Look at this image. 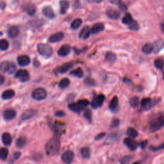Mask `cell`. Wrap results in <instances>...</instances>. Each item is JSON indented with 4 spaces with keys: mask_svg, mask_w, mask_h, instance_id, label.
Here are the masks:
<instances>
[{
    "mask_svg": "<svg viewBox=\"0 0 164 164\" xmlns=\"http://www.w3.org/2000/svg\"><path fill=\"white\" fill-rule=\"evenodd\" d=\"M148 126L151 132H157L164 126V112H159L151 115L148 120Z\"/></svg>",
    "mask_w": 164,
    "mask_h": 164,
    "instance_id": "cell-1",
    "label": "cell"
},
{
    "mask_svg": "<svg viewBox=\"0 0 164 164\" xmlns=\"http://www.w3.org/2000/svg\"><path fill=\"white\" fill-rule=\"evenodd\" d=\"M60 148V142L58 137H54L50 140L46 144V151L48 154L56 155L58 153Z\"/></svg>",
    "mask_w": 164,
    "mask_h": 164,
    "instance_id": "cell-2",
    "label": "cell"
},
{
    "mask_svg": "<svg viewBox=\"0 0 164 164\" xmlns=\"http://www.w3.org/2000/svg\"><path fill=\"white\" fill-rule=\"evenodd\" d=\"M89 101L87 99L79 100L76 103H73L69 104V108L71 111L76 113H80L84 108L87 107Z\"/></svg>",
    "mask_w": 164,
    "mask_h": 164,
    "instance_id": "cell-3",
    "label": "cell"
},
{
    "mask_svg": "<svg viewBox=\"0 0 164 164\" xmlns=\"http://www.w3.org/2000/svg\"><path fill=\"white\" fill-rule=\"evenodd\" d=\"M37 51L42 57L46 58L51 57L53 51L52 48L48 44H39L37 46Z\"/></svg>",
    "mask_w": 164,
    "mask_h": 164,
    "instance_id": "cell-4",
    "label": "cell"
},
{
    "mask_svg": "<svg viewBox=\"0 0 164 164\" xmlns=\"http://www.w3.org/2000/svg\"><path fill=\"white\" fill-rule=\"evenodd\" d=\"M0 71L3 73H7L9 74H12L15 72L16 65L13 62L4 61L0 64Z\"/></svg>",
    "mask_w": 164,
    "mask_h": 164,
    "instance_id": "cell-5",
    "label": "cell"
},
{
    "mask_svg": "<svg viewBox=\"0 0 164 164\" xmlns=\"http://www.w3.org/2000/svg\"><path fill=\"white\" fill-rule=\"evenodd\" d=\"M33 99L37 101H42L47 97V92L43 88H38L32 92Z\"/></svg>",
    "mask_w": 164,
    "mask_h": 164,
    "instance_id": "cell-6",
    "label": "cell"
},
{
    "mask_svg": "<svg viewBox=\"0 0 164 164\" xmlns=\"http://www.w3.org/2000/svg\"><path fill=\"white\" fill-rule=\"evenodd\" d=\"M15 78H18L21 82H26L30 79V74L26 70L20 69L16 72Z\"/></svg>",
    "mask_w": 164,
    "mask_h": 164,
    "instance_id": "cell-7",
    "label": "cell"
},
{
    "mask_svg": "<svg viewBox=\"0 0 164 164\" xmlns=\"http://www.w3.org/2000/svg\"><path fill=\"white\" fill-rule=\"evenodd\" d=\"M105 99V96L103 94H99L96 96L91 102V106L93 108H98L102 106Z\"/></svg>",
    "mask_w": 164,
    "mask_h": 164,
    "instance_id": "cell-8",
    "label": "cell"
},
{
    "mask_svg": "<svg viewBox=\"0 0 164 164\" xmlns=\"http://www.w3.org/2000/svg\"><path fill=\"white\" fill-rule=\"evenodd\" d=\"M156 103H157V101L153 100L151 98H144L141 101V106L146 110H149Z\"/></svg>",
    "mask_w": 164,
    "mask_h": 164,
    "instance_id": "cell-9",
    "label": "cell"
},
{
    "mask_svg": "<svg viewBox=\"0 0 164 164\" xmlns=\"http://www.w3.org/2000/svg\"><path fill=\"white\" fill-rule=\"evenodd\" d=\"M74 154L72 151H66L63 153L62 156V160L65 164H71L73 162Z\"/></svg>",
    "mask_w": 164,
    "mask_h": 164,
    "instance_id": "cell-10",
    "label": "cell"
},
{
    "mask_svg": "<svg viewBox=\"0 0 164 164\" xmlns=\"http://www.w3.org/2000/svg\"><path fill=\"white\" fill-rule=\"evenodd\" d=\"M124 144L131 151L136 150L138 148V144L137 141L135 140L133 138H126L124 140Z\"/></svg>",
    "mask_w": 164,
    "mask_h": 164,
    "instance_id": "cell-11",
    "label": "cell"
},
{
    "mask_svg": "<svg viewBox=\"0 0 164 164\" xmlns=\"http://www.w3.org/2000/svg\"><path fill=\"white\" fill-rule=\"evenodd\" d=\"M43 13L44 15L48 19H53L55 17L54 10L51 7L46 6L43 8Z\"/></svg>",
    "mask_w": 164,
    "mask_h": 164,
    "instance_id": "cell-12",
    "label": "cell"
},
{
    "mask_svg": "<svg viewBox=\"0 0 164 164\" xmlns=\"http://www.w3.org/2000/svg\"><path fill=\"white\" fill-rule=\"evenodd\" d=\"M90 34L91 33H90V27L89 26H85L82 29V30L80 31V32H79V37L81 39L86 40L87 39H89Z\"/></svg>",
    "mask_w": 164,
    "mask_h": 164,
    "instance_id": "cell-13",
    "label": "cell"
},
{
    "mask_svg": "<svg viewBox=\"0 0 164 164\" xmlns=\"http://www.w3.org/2000/svg\"><path fill=\"white\" fill-rule=\"evenodd\" d=\"M16 116V112L13 109L8 108L3 112V117L7 121H10L14 119Z\"/></svg>",
    "mask_w": 164,
    "mask_h": 164,
    "instance_id": "cell-14",
    "label": "cell"
},
{
    "mask_svg": "<svg viewBox=\"0 0 164 164\" xmlns=\"http://www.w3.org/2000/svg\"><path fill=\"white\" fill-rule=\"evenodd\" d=\"M24 10L29 15L32 16L35 15L37 9L34 4L29 3L26 4V5H25V6L24 7Z\"/></svg>",
    "mask_w": 164,
    "mask_h": 164,
    "instance_id": "cell-15",
    "label": "cell"
},
{
    "mask_svg": "<svg viewBox=\"0 0 164 164\" xmlns=\"http://www.w3.org/2000/svg\"><path fill=\"white\" fill-rule=\"evenodd\" d=\"M71 46L68 44H65L62 46V47L59 49V50L58 51V54L60 57H64L68 55L69 53L71 52Z\"/></svg>",
    "mask_w": 164,
    "mask_h": 164,
    "instance_id": "cell-16",
    "label": "cell"
},
{
    "mask_svg": "<svg viewBox=\"0 0 164 164\" xmlns=\"http://www.w3.org/2000/svg\"><path fill=\"white\" fill-rule=\"evenodd\" d=\"M64 33L57 32L56 33H54V34L52 35L51 37H49V41L51 43H58V42H59L64 39Z\"/></svg>",
    "mask_w": 164,
    "mask_h": 164,
    "instance_id": "cell-17",
    "label": "cell"
},
{
    "mask_svg": "<svg viewBox=\"0 0 164 164\" xmlns=\"http://www.w3.org/2000/svg\"><path fill=\"white\" fill-rule=\"evenodd\" d=\"M18 63L20 66H26L30 64V58L26 55H21L18 57Z\"/></svg>",
    "mask_w": 164,
    "mask_h": 164,
    "instance_id": "cell-18",
    "label": "cell"
},
{
    "mask_svg": "<svg viewBox=\"0 0 164 164\" xmlns=\"http://www.w3.org/2000/svg\"><path fill=\"white\" fill-rule=\"evenodd\" d=\"M37 113V111L35 110H28L24 112L21 115V119L23 121H26L34 117Z\"/></svg>",
    "mask_w": 164,
    "mask_h": 164,
    "instance_id": "cell-19",
    "label": "cell"
},
{
    "mask_svg": "<svg viewBox=\"0 0 164 164\" xmlns=\"http://www.w3.org/2000/svg\"><path fill=\"white\" fill-rule=\"evenodd\" d=\"M104 29V24L103 23H98L93 25V26L90 28V33L91 34H96V33L103 31Z\"/></svg>",
    "mask_w": 164,
    "mask_h": 164,
    "instance_id": "cell-20",
    "label": "cell"
},
{
    "mask_svg": "<svg viewBox=\"0 0 164 164\" xmlns=\"http://www.w3.org/2000/svg\"><path fill=\"white\" fill-rule=\"evenodd\" d=\"M73 67V62H68L65 63V64H63L62 65L58 67L57 68V71L60 73H65L67 72L69 69H71Z\"/></svg>",
    "mask_w": 164,
    "mask_h": 164,
    "instance_id": "cell-21",
    "label": "cell"
},
{
    "mask_svg": "<svg viewBox=\"0 0 164 164\" xmlns=\"http://www.w3.org/2000/svg\"><path fill=\"white\" fill-rule=\"evenodd\" d=\"M153 45V52L154 53H158L160 52L164 47V42L162 39L157 40L155 41Z\"/></svg>",
    "mask_w": 164,
    "mask_h": 164,
    "instance_id": "cell-22",
    "label": "cell"
},
{
    "mask_svg": "<svg viewBox=\"0 0 164 164\" xmlns=\"http://www.w3.org/2000/svg\"><path fill=\"white\" fill-rule=\"evenodd\" d=\"M107 15L109 18L111 19H118L120 17V13L119 12L114 9H109L106 12Z\"/></svg>",
    "mask_w": 164,
    "mask_h": 164,
    "instance_id": "cell-23",
    "label": "cell"
},
{
    "mask_svg": "<svg viewBox=\"0 0 164 164\" xmlns=\"http://www.w3.org/2000/svg\"><path fill=\"white\" fill-rule=\"evenodd\" d=\"M60 14H65L69 8V3L67 0H61L60 1Z\"/></svg>",
    "mask_w": 164,
    "mask_h": 164,
    "instance_id": "cell-24",
    "label": "cell"
},
{
    "mask_svg": "<svg viewBox=\"0 0 164 164\" xmlns=\"http://www.w3.org/2000/svg\"><path fill=\"white\" fill-rule=\"evenodd\" d=\"M119 106V99L117 96H114L112 100L110 101V104H109V108L113 112H115L117 109L118 108Z\"/></svg>",
    "mask_w": 164,
    "mask_h": 164,
    "instance_id": "cell-25",
    "label": "cell"
},
{
    "mask_svg": "<svg viewBox=\"0 0 164 164\" xmlns=\"http://www.w3.org/2000/svg\"><path fill=\"white\" fill-rule=\"evenodd\" d=\"M19 30L17 26H12L8 30V35L11 39H14L19 35Z\"/></svg>",
    "mask_w": 164,
    "mask_h": 164,
    "instance_id": "cell-26",
    "label": "cell"
},
{
    "mask_svg": "<svg viewBox=\"0 0 164 164\" xmlns=\"http://www.w3.org/2000/svg\"><path fill=\"white\" fill-rule=\"evenodd\" d=\"M15 94V91L14 90L8 89L3 92L1 97L3 99L8 100V99H10L12 98H14Z\"/></svg>",
    "mask_w": 164,
    "mask_h": 164,
    "instance_id": "cell-27",
    "label": "cell"
},
{
    "mask_svg": "<svg viewBox=\"0 0 164 164\" xmlns=\"http://www.w3.org/2000/svg\"><path fill=\"white\" fill-rule=\"evenodd\" d=\"M80 153L83 158L89 159L91 156V151L89 147H84L80 150Z\"/></svg>",
    "mask_w": 164,
    "mask_h": 164,
    "instance_id": "cell-28",
    "label": "cell"
},
{
    "mask_svg": "<svg viewBox=\"0 0 164 164\" xmlns=\"http://www.w3.org/2000/svg\"><path fill=\"white\" fill-rule=\"evenodd\" d=\"M2 142L5 146H9L12 142V136L10 133H4L2 135Z\"/></svg>",
    "mask_w": 164,
    "mask_h": 164,
    "instance_id": "cell-29",
    "label": "cell"
},
{
    "mask_svg": "<svg viewBox=\"0 0 164 164\" xmlns=\"http://www.w3.org/2000/svg\"><path fill=\"white\" fill-rule=\"evenodd\" d=\"M53 129L57 135H60L63 132V129H64V124L56 123L53 125Z\"/></svg>",
    "mask_w": 164,
    "mask_h": 164,
    "instance_id": "cell-30",
    "label": "cell"
},
{
    "mask_svg": "<svg viewBox=\"0 0 164 164\" xmlns=\"http://www.w3.org/2000/svg\"><path fill=\"white\" fill-rule=\"evenodd\" d=\"M153 51V45L151 43H147L142 47V52L149 54Z\"/></svg>",
    "mask_w": 164,
    "mask_h": 164,
    "instance_id": "cell-31",
    "label": "cell"
},
{
    "mask_svg": "<svg viewBox=\"0 0 164 164\" xmlns=\"http://www.w3.org/2000/svg\"><path fill=\"white\" fill-rule=\"evenodd\" d=\"M82 24V20L80 18L75 19L71 24V28L73 30H77L81 26Z\"/></svg>",
    "mask_w": 164,
    "mask_h": 164,
    "instance_id": "cell-32",
    "label": "cell"
},
{
    "mask_svg": "<svg viewBox=\"0 0 164 164\" xmlns=\"http://www.w3.org/2000/svg\"><path fill=\"white\" fill-rule=\"evenodd\" d=\"M139 103H140L139 99H138V98L137 97V96H135V97L132 98L129 100L130 106L133 108L138 107V105H139Z\"/></svg>",
    "mask_w": 164,
    "mask_h": 164,
    "instance_id": "cell-33",
    "label": "cell"
},
{
    "mask_svg": "<svg viewBox=\"0 0 164 164\" xmlns=\"http://www.w3.org/2000/svg\"><path fill=\"white\" fill-rule=\"evenodd\" d=\"M126 134L129 137V138H133V139H134V138H137L138 137V132L134 128H129L127 129Z\"/></svg>",
    "mask_w": 164,
    "mask_h": 164,
    "instance_id": "cell-34",
    "label": "cell"
},
{
    "mask_svg": "<svg viewBox=\"0 0 164 164\" xmlns=\"http://www.w3.org/2000/svg\"><path fill=\"white\" fill-rule=\"evenodd\" d=\"M105 59L109 62H114L116 60V55L112 52H108L105 55Z\"/></svg>",
    "mask_w": 164,
    "mask_h": 164,
    "instance_id": "cell-35",
    "label": "cell"
},
{
    "mask_svg": "<svg viewBox=\"0 0 164 164\" xmlns=\"http://www.w3.org/2000/svg\"><path fill=\"white\" fill-rule=\"evenodd\" d=\"M71 74L74 76L81 78L83 76V71L81 68H78L75 70H73L71 72Z\"/></svg>",
    "mask_w": 164,
    "mask_h": 164,
    "instance_id": "cell-36",
    "label": "cell"
},
{
    "mask_svg": "<svg viewBox=\"0 0 164 164\" xmlns=\"http://www.w3.org/2000/svg\"><path fill=\"white\" fill-rule=\"evenodd\" d=\"M9 47V43L6 39L0 40V50L1 51H6Z\"/></svg>",
    "mask_w": 164,
    "mask_h": 164,
    "instance_id": "cell-37",
    "label": "cell"
},
{
    "mask_svg": "<svg viewBox=\"0 0 164 164\" xmlns=\"http://www.w3.org/2000/svg\"><path fill=\"white\" fill-rule=\"evenodd\" d=\"M69 84H70V81L68 78H63L59 83V87L60 89H64L68 87L69 85Z\"/></svg>",
    "mask_w": 164,
    "mask_h": 164,
    "instance_id": "cell-38",
    "label": "cell"
},
{
    "mask_svg": "<svg viewBox=\"0 0 164 164\" xmlns=\"http://www.w3.org/2000/svg\"><path fill=\"white\" fill-rule=\"evenodd\" d=\"M133 21L132 16L131 14H126L124 17L123 19H122V22L124 24H129Z\"/></svg>",
    "mask_w": 164,
    "mask_h": 164,
    "instance_id": "cell-39",
    "label": "cell"
},
{
    "mask_svg": "<svg viewBox=\"0 0 164 164\" xmlns=\"http://www.w3.org/2000/svg\"><path fill=\"white\" fill-rule=\"evenodd\" d=\"M154 66L157 69L162 70L164 67V60L162 58H158L154 61Z\"/></svg>",
    "mask_w": 164,
    "mask_h": 164,
    "instance_id": "cell-40",
    "label": "cell"
},
{
    "mask_svg": "<svg viewBox=\"0 0 164 164\" xmlns=\"http://www.w3.org/2000/svg\"><path fill=\"white\" fill-rule=\"evenodd\" d=\"M26 138L24 137H21L19 138H18V140L16 141V146L18 148H23V147L26 144Z\"/></svg>",
    "mask_w": 164,
    "mask_h": 164,
    "instance_id": "cell-41",
    "label": "cell"
},
{
    "mask_svg": "<svg viewBox=\"0 0 164 164\" xmlns=\"http://www.w3.org/2000/svg\"><path fill=\"white\" fill-rule=\"evenodd\" d=\"M117 138V135L116 133H113L112 134H110V135H109L107 138L106 141H105V142L107 143V144H110V143H112V142H114L116 139Z\"/></svg>",
    "mask_w": 164,
    "mask_h": 164,
    "instance_id": "cell-42",
    "label": "cell"
},
{
    "mask_svg": "<svg viewBox=\"0 0 164 164\" xmlns=\"http://www.w3.org/2000/svg\"><path fill=\"white\" fill-rule=\"evenodd\" d=\"M8 154V150L7 148H3L0 149V159L5 160L7 159Z\"/></svg>",
    "mask_w": 164,
    "mask_h": 164,
    "instance_id": "cell-43",
    "label": "cell"
},
{
    "mask_svg": "<svg viewBox=\"0 0 164 164\" xmlns=\"http://www.w3.org/2000/svg\"><path fill=\"white\" fill-rule=\"evenodd\" d=\"M128 28L129 30L136 31L139 29V25H138V23L135 21H133L128 25Z\"/></svg>",
    "mask_w": 164,
    "mask_h": 164,
    "instance_id": "cell-44",
    "label": "cell"
},
{
    "mask_svg": "<svg viewBox=\"0 0 164 164\" xmlns=\"http://www.w3.org/2000/svg\"><path fill=\"white\" fill-rule=\"evenodd\" d=\"M83 116L85 118L89 121V122H91L92 121V111L89 108H87L86 110L84 112Z\"/></svg>",
    "mask_w": 164,
    "mask_h": 164,
    "instance_id": "cell-45",
    "label": "cell"
},
{
    "mask_svg": "<svg viewBox=\"0 0 164 164\" xmlns=\"http://www.w3.org/2000/svg\"><path fill=\"white\" fill-rule=\"evenodd\" d=\"M132 160L131 156H125L122 158L120 160L121 164H128Z\"/></svg>",
    "mask_w": 164,
    "mask_h": 164,
    "instance_id": "cell-46",
    "label": "cell"
},
{
    "mask_svg": "<svg viewBox=\"0 0 164 164\" xmlns=\"http://www.w3.org/2000/svg\"><path fill=\"white\" fill-rule=\"evenodd\" d=\"M85 82V83L87 85H88V86H90V87H92V86H94V85H95V84H96L95 81L94 80V79H92V78H90V77L87 78L85 79V82Z\"/></svg>",
    "mask_w": 164,
    "mask_h": 164,
    "instance_id": "cell-47",
    "label": "cell"
},
{
    "mask_svg": "<svg viewBox=\"0 0 164 164\" xmlns=\"http://www.w3.org/2000/svg\"><path fill=\"white\" fill-rule=\"evenodd\" d=\"M149 149L151 151H158L160 150L164 149V143L158 146H150Z\"/></svg>",
    "mask_w": 164,
    "mask_h": 164,
    "instance_id": "cell-48",
    "label": "cell"
},
{
    "mask_svg": "<svg viewBox=\"0 0 164 164\" xmlns=\"http://www.w3.org/2000/svg\"><path fill=\"white\" fill-rule=\"evenodd\" d=\"M120 124V120L118 119H116V118H114L113 119L112 122H111V125H110V127L111 128H116L117 126H119V125Z\"/></svg>",
    "mask_w": 164,
    "mask_h": 164,
    "instance_id": "cell-49",
    "label": "cell"
},
{
    "mask_svg": "<svg viewBox=\"0 0 164 164\" xmlns=\"http://www.w3.org/2000/svg\"><path fill=\"white\" fill-rule=\"evenodd\" d=\"M105 135H106V133H104V132L100 133H99L98 135H97L96 136V137H95V140H99L102 139V138H103Z\"/></svg>",
    "mask_w": 164,
    "mask_h": 164,
    "instance_id": "cell-50",
    "label": "cell"
},
{
    "mask_svg": "<svg viewBox=\"0 0 164 164\" xmlns=\"http://www.w3.org/2000/svg\"><path fill=\"white\" fill-rule=\"evenodd\" d=\"M119 8L123 11H124V10H127V7L126 6V5H124V3H121L119 5Z\"/></svg>",
    "mask_w": 164,
    "mask_h": 164,
    "instance_id": "cell-51",
    "label": "cell"
},
{
    "mask_svg": "<svg viewBox=\"0 0 164 164\" xmlns=\"http://www.w3.org/2000/svg\"><path fill=\"white\" fill-rule=\"evenodd\" d=\"M65 115V113L63 111H58L55 113V115L57 117H63Z\"/></svg>",
    "mask_w": 164,
    "mask_h": 164,
    "instance_id": "cell-52",
    "label": "cell"
},
{
    "mask_svg": "<svg viewBox=\"0 0 164 164\" xmlns=\"http://www.w3.org/2000/svg\"><path fill=\"white\" fill-rule=\"evenodd\" d=\"M109 1L114 5H119L121 3V0H109Z\"/></svg>",
    "mask_w": 164,
    "mask_h": 164,
    "instance_id": "cell-53",
    "label": "cell"
},
{
    "mask_svg": "<svg viewBox=\"0 0 164 164\" xmlns=\"http://www.w3.org/2000/svg\"><path fill=\"white\" fill-rule=\"evenodd\" d=\"M147 143H148V141H147V140H144V141H142V142H140V146L142 149H144L145 148V147L147 145Z\"/></svg>",
    "mask_w": 164,
    "mask_h": 164,
    "instance_id": "cell-54",
    "label": "cell"
},
{
    "mask_svg": "<svg viewBox=\"0 0 164 164\" xmlns=\"http://www.w3.org/2000/svg\"><path fill=\"white\" fill-rule=\"evenodd\" d=\"M4 82H5V78H4L3 75L0 74V85H3Z\"/></svg>",
    "mask_w": 164,
    "mask_h": 164,
    "instance_id": "cell-55",
    "label": "cell"
},
{
    "mask_svg": "<svg viewBox=\"0 0 164 164\" xmlns=\"http://www.w3.org/2000/svg\"><path fill=\"white\" fill-rule=\"evenodd\" d=\"M20 155H21V153H19V152L15 153L14 154V159L17 160L20 157Z\"/></svg>",
    "mask_w": 164,
    "mask_h": 164,
    "instance_id": "cell-56",
    "label": "cell"
},
{
    "mask_svg": "<svg viewBox=\"0 0 164 164\" xmlns=\"http://www.w3.org/2000/svg\"><path fill=\"white\" fill-rule=\"evenodd\" d=\"M5 7H6V4L5 3H4V2L0 3V9L3 10L4 8H5Z\"/></svg>",
    "mask_w": 164,
    "mask_h": 164,
    "instance_id": "cell-57",
    "label": "cell"
},
{
    "mask_svg": "<svg viewBox=\"0 0 164 164\" xmlns=\"http://www.w3.org/2000/svg\"><path fill=\"white\" fill-rule=\"evenodd\" d=\"M33 64H34V65L35 67H39L40 65V63L38 62L37 60H35L34 62H33Z\"/></svg>",
    "mask_w": 164,
    "mask_h": 164,
    "instance_id": "cell-58",
    "label": "cell"
},
{
    "mask_svg": "<svg viewBox=\"0 0 164 164\" xmlns=\"http://www.w3.org/2000/svg\"><path fill=\"white\" fill-rule=\"evenodd\" d=\"M161 30H162L163 32H164V21L162 22V23L161 24Z\"/></svg>",
    "mask_w": 164,
    "mask_h": 164,
    "instance_id": "cell-59",
    "label": "cell"
},
{
    "mask_svg": "<svg viewBox=\"0 0 164 164\" xmlns=\"http://www.w3.org/2000/svg\"><path fill=\"white\" fill-rule=\"evenodd\" d=\"M103 1V0H94V1L96 2V3H101Z\"/></svg>",
    "mask_w": 164,
    "mask_h": 164,
    "instance_id": "cell-60",
    "label": "cell"
},
{
    "mask_svg": "<svg viewBox=\"0 0 164 164\" xmlns=\"http://www.w3.org/2000/svg\"><path fill=\"white\" fill-rule=\"evenodd\" d=\"M132 164H142V163H141V162L140 161H138V162H133Z\"/></svg>",
    "mask_w": 164,
    "mask_h": 164,
    "instance_id": "cell-61",
    "label": "cell"
},
{
    "mask_svg": "<svg viewBox=\"0 0 164 164\" xmlns=\"http://www.w3.org/2000/svg\"><path fill=\"white\" fill-rule=\"evenodd\" d=\"M3 35V33L2 32H0V36H1Z\"/></svg>",
    "mask_w": 164,
    "mask_h": 164,
    "instance_id": "cell-62",
    "label": "cell"
},
{
    "mask_svg": "<svg viewBox=\"0 0 164 164\" xmlns=\"http://www.w3.org/2000/svg\"><path fill=\"white\" fill-rule=\"evenodd\" d=\"M163 79H164V76H163Z\"/></svg>",
    "mask_w": 164,
    "mask_h": 164,
    "instance_id": "cell-63",
    "label": "cell"
}]
</instances>
